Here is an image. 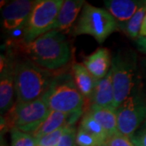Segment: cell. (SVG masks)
<instances>
[{
  "mask_svg": "<svg viewBox=\"0 0 146 146\" xmlns=\"http://www.w3.org/2000/svg\"><path fill=\"white\" fill-rule=\"evenodd\" d=\"M14 47L21 56L49 71L63 68L72 58L69 42L58 30L47 32L31 42L16 41Z\"/></svg>",
  "mask_w": 146,
  "mask_h": 146,
  "instance_id": "1",
  "label": "cell"
},
{
  "mask_svg": "<svg viewBox=\"0 0 146 146\" xmlns=\"http://www.w3.org/2000/svg\"><path fill=\"white\" fill-rule=\"evenodd\" d=\"M55 75L23 57L15 61L16 102H29L41 98Z\"/></svg>",
  "mask_w": 146,
  "mask_h": 146,
  "instance_id": "2",
  "label": "cell"
},
{
  "mask_svg": "<svg viewBox=\"0 0 146 146\" xmlns=\"http://www.w3.org/2000/svg\"><path fill=\"white\" fill-rule=\"evenodd\" d=\"M139 59L136 53L129 48L119 49L111 60V74L117 109L135 88L137 80Z\"/></svg>",
  "mask_w": 146,
  "mask_h": 146,
  "instance_id": "3",
  "label": "cell"
},
{
  "mask_svg": "<svg viewBox=\"0 0 146 146\" xmlns=\"http://www.w3.org/2000/svg\"><path fill=\"white\" fill-rule=\"evenodd\" d=\"M42 98L50 110L66 114L83 111L84 98L71 74L55 75Z\"/></svg>",
  "mask_w": 146,
  "mask_h": 146,
  "instance_id": "4",
  "label": "cell"
},
{
  "mask_svg": "<svg viewBox=\"0 0 146 146\" xmlns=\"http://www.w3.org/2000/svg\"><path fill=\"white\" fill-rule=\"evenodd\" d=\"M50 110L42 98L29 102H15L2 119L1 131L3 128H16L32 134L46 119Z\"/></svg>",
  "mask_w": 146,
  "mask_h": 146,
  "instance_id": "5",
  "label": "cell"
},
{
  "mask_svg": "<svg viewBox=\"0 0 146 146\" xmlns=\"http://www.w3.org/2000/svg\"><path fill=\"white\" fill-rule=\"evenodd\" d=\"M118 29L117 21L108 11L85 3L74 28V35L87 34L102 44Z\"/></svg>",
  "mask_w": 146,
  "mask_h": 146,
  "instance_id": "6",
  "label": "cell"
},
{
  "mask_svg": "<svg viewBox=\"0 0 146 146\" xmlns=\"http://www.w3.org/2000/svg\"><path fill=\"white\" fill-rule=\"evenodd\" d=\"M63 3V0L34 1L31 13L24 26L21 41L31 42L38 36L51 31Z\"/></svg>",
  "mask_w": 146,
  "mask_h": 146,
  "instance_id": "7",
  "label": "cell"
},
{
  "mask_svg": "<svg viewBox=\"0 0 146 146\" xmlns=\"http://www.w3.org/2000/svg\"><path fill=\"white\" fill-rule=\"evenodd\" d=\"M116 115L119 132L130 138L146 120V104L133 89L116 109Z\"/></svg>",
  "mask_w": 146,
  "mask_h": 146,
  "instance_id": "8",
  "label": "cell"
},
{
  "mask_svg": "<svg viewBox=\"0 0 146 146\" xmlns=\"http://www.w3.org/2000/svg\"><path fill=\"white\" fill-rule=\"evenodd\" d=\"M15 61L11 50L1 55L0 68V110L5 114L15 104L13 97L15 93Z\"/></svg>",
  "mask_w": 146,
  "mask_h": 146,
  "instance_id": "9",
  "label": "cell"
},
{
  "mask_svg": "<svg viewBox=\"0 0 146 146\" xmlns=\"http://www.w3.org/2000/svg\"><path fill=\"white\" fill-rule=\"evenodd\" d=\"M33 4L34 1L29 0H16L7 4L2 11L4 29L13 31L25 26Z\"/></svg>",
  "mask_w": 146,
  "mask_h": 146,
  "instance_id": "10",
  "label": "cell"
},
{
  "mask_svg": "<svg viewBox=\"0 0 146 146\" xmlns=\"http://www.w3.org/2000/svg\"><path fill=\"white\" fill-rule=\"evenodd\" d=\"M145 1L140 0H107L104 1L106 10L113 16L119 26L124 25L136 14Z\"/></svg>",
  "mask_w": 146,
  "mask_h": 146,
  "instance_id": "11",
  "label": "cell"
},
{
  "mask_svg": "<svg viewBox=\"0 0 146 146\" xmlns=\"http://www.w3.org/2000/svg\"><path fill=\"white\" fill-rule=\"evenodd\" d=\"M85 2L83 0H65L61 6L52 30L67 33L72 28Z\"/></svg>",
  "mask_w": 146,
  "mask_h": 146,
  "instance_id": "12",
  "label": "cell"
},
{
  "mask_svg": "<svg viewBox=\"0 0 146 146\" xmlns=\"http://www.w3.org/2000/svg\"><path fill=\"white\" fill-rule=\"evenodd\" d=\"M110 50L106 48H99L84 60V65L97 80L104 78L111 68Z\"/></svg>",
  "mask_w": 146,
  "mask_h": 146,
  "instance_id": "13",
  "label": "cell"
},
{
  "mask_svg": "<svg viewBox=\"0 0 146 146\" xmlns=\"http://www.w3.org/2000/svg\"><path fill=\"white\" fill-rule=\"evenodd\" d=\"M90 101L92 104L116 110L112 74L110 70L104 78L97 80Z\"/></svg>",
  "mask_w": 146,
  "mask_h": 146,
  "instance_id": "14",
  "label": "cell"
},
{
  "mask_svg": "<svg viewBox=\"0 0 146 146\" xmlns=\"http://www.w3.org/2000/svg\"><path fill=\"white\" fill-rule=\"evenodd\" d=\"M87 113L99 123L109 137L119 132L116 110L92 104Z\"/></svg>",
  "mask_w": 146,
  "mask_h": 146,
  "instance_id": "15",
  "label": "cell"
},
{
  "mask_svg": "<svg viewBox=\"0 0 146 146\" xmlns=\"http://www.w3.org/2000/svg\"><path fill=\"white\" fill-rule=\"evenodd\" d=\"M72 76L76 87L84 98H91L97 80L89 73L87 68L81 63H74L72 67Z\"/></svg>",
  "mask_w": 146,
  "mask_h": 146,
  "instance_id": "16",
  "label": "cell"
},
{
  "mask_svg": "<svg viewBox=\"0 0 146 146\" xmlns=\"http://www.w3.org/2000/svg\"><path fill=\"white\" fill-rule=\"evenodd\" d=\"M68 114L50 110L46 119L42 122L41 125L31 135L36 141L42 136H46L61 127L68 126Z\"/></svg>",
  "mask_w": 146,
  "mask_h": 146,
  "instance_id": "17",
  "label": "cell"
},
{
  "mask_svg": "<svg viewBox=\"0 0 146 146\" xmlns=\"http://www.w3.org/2000/svg\"><path fill=\"white\" fill-rule=\"evenodd\" d=\"M146 14V1L143 6L139 8V10L136 12V14L131 18L129 21L124 25L119 26L122 31L124 32L126 35L131 37V39L136 40L140 36L142 24L145 19Z\"/></svg>",
  "mask_w": 146,
  "mask_h": 146,
  "instance_id": "18",
  "label": "cell"
},
{
  "mask_svg": "<svg viewBox=\"0 0 146 146\" xmlns=\"http://www.w3.org/2000/svg\"><path fill=\"white\" fill-rule=\"evenodd\" d=\"M80 127L87 131L93 136H96L104 144H106L107 139L109 138L107 133L106 132V131L102 127V125L87 112L82 117Z\"/></svg>",
  "mask_w": 146,
  "mask_h": 146,
  "instance_id": "19",
  "label": "cell"
},
{
  "mask_svg": "<svg viewBox=\"0 0 146 146\" xmlns=\"http://www.w3.org/2000/svg\"><path fill=\"white\" fill-rule=\"evenodd\" d=\"M134 90L146 104V57L139 59L137 80Z\"/></svg>",
  "mask_w": 146,
  "mask_h": 146,
  "instance_id": "20",
  "label": "cell"
},
{
  "mask_svg": "<svg viewBox=\"0 0 146 146\" xmlns=\"http://www.w3.org/2000/svg\"><path fill=\"white\" fill-rule=\"evenodd\" d=\"M11 133V146H36L35 138L29 133L12 128Z\"/></svg>",
  "mask_w": 146,
  "mask_h": 146,
  "instance_id": "21",
  "label": "cell"
},
{
  "mask_svg": "<svg viewBox=\"0 0 146 146\" xmlns=\"http://www.w3.org/2000/svg\"><path fill=\"white\" fill-rule=\"evenodd\" d=\"M77 146H105V144L82 127H79L76 136Z\"/></svg>",
  "mask_w": 146,
  "mask_h": 146,
  "instance_id": "22",
  "label": "cell"
},
{
  "mask_svg": "<svg viewBox=\"0 0 146 146\" xmlns=\"http://www.w3.org/2000/svg\"><path fill=\"white\" fill-rule=\"evenodd\" d=\"M68 126L61 127L36 140V146H56Z\"/></svg>",
  "mask_w": 146,
  "mask_h": 146,
  "instance_id": "23",
  "label": "cell"
},
{
  "mask_svg": "<svg viewBox=\"0 0 146 146\" xmlns=\"http://www.w3.org/2000/svg\"><path fill=\"white\" fill-rule=\"evenodd\" d=\"M76 132L75 126H68L56 146H77L76 144Z\"/></svg>",
  "mask_w": 146,
  "mask_h": 146,
  "instance_id": "24",
  "label": "cell"
},
{
  "mask_svg": "<svg viewBox=\"0 0 146 146\" xmlns=\"http://www.w3.org/2000/svg\"><path fill=\"white\" fill-rule=\"evenodd\" d=\"M105 146H135L131 139L127 136L118 132L110 136L105 144Z\"/></svg>",
  "mask_w": 146,
  "mask_h": 146,
  "instance_id": "25",
  "label": "cell"
},
{
  "mask_svg": "<svg viewBox=\"0 0 146 146\" xmlns=\"http://www.w3.org/2000/svg\"><path fill=\"white\" fill-rule=\"evenodd\" d=\"M135 146H146V120L130 137Z\"/></svg>",
  "mask_w": 146,
  "mask_h": 146,
  "instance_id": "26",
  "label": "cell"
},
{
  "mask_svg": "<svg viewBox=\"0 0 146 146\" xmlns=\"http://www.w3.org/2000/svg\"><path fill=\"white\" fill-rule=\"evenodd\" d=\"M136 46L138 51L146 54V36H139L136 40Z\"/></svg>",
  "mask_w": 146,
  "mask_h": 146,
  "instance_id": "27",
  "label": "cell"
},
{
  "mask_svg": "<svg viewBox=\"0 0 146 146\" xmlns=\"http://www.w3.org/2000/svg\"><path fill=\"white\" fill-rule=\"evenodd\" d=\"M140 36H146V14L143 21V24H142L141 32H140Z\"/></svg>",
  "mask_w": 146,
  "mask_h": 146,
  "instance_id": "28",
  "label": "cell"
},
{
  "mask_svg": "<svg viewBox=\"0 0 146 146\" xmlns=\"http://www.w3.org/2000/svg\"><path fill=\"white\" fill-rule=\"evenodd\" d=\"M1 146H7L5 142L3 141V138L2 137H1Z\"/></svg>",
  "mask_w": 146,
  "mask_h": 146,
  "instance_id": "29",
  "label": "cell"
}]
</instances>
